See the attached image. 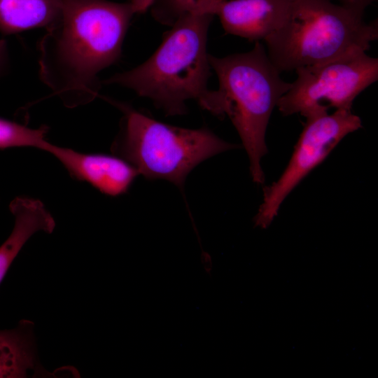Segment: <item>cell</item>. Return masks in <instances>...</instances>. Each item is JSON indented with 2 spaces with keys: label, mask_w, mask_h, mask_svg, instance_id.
<instances>
[{
  "label": "cell",
  "mask_w": 378,
  "mask_h": 378,
  "mask_svg": "<svg viewBox=\"0 0 378 378\" xmlns=\"http://www.w3.org/2000/svg\"><path fill=\"white\" fill-rule=\"evenodd\" d=\"M214 15L188 14L164 34L156 51L144 63L102 83L115 84L148 98L167 115H183L186 102L194 99L209 111L213 90L206 50L207 34Z\"/></svg>",
  "instance_id": "2"
},
{
  "label": "cell",
  "mask_w": 378,
  "mask_h": 378,
  "mask_svg": "<svg viewBox=\"0 0 378 378\" xmlns=\"http://www.w3.org/2000/svg\"><path fill=\"white\" fill-rule=\"evenodd\" d=\"M43 150L56 158L72 178L110 196L125 193L139 174L132 165L117 156L80 153L50 142Z\"/></svg>",
  "instance_id": "8"
},
{
  "label": "cell",
  "mask_w": 378,
  "mask_h": 378,
  "mask_svg": "<svg viewBox=\"0 0 378 378\" xmlns=\"http://www.w3.org/2000/svg\"><path fill=\"white\" fill-rule=\"evenodd\" d=\"M63 0H0V32L11 35L47 28L60 15Z\"/></svg>",
  "instance_id": "11"
},
{
  "label": "cell",
  "mask_w": 378,
  "mask_h": 378,
  "mask_svg": "<svg viewBox=\"0 0 378 378\" xmlns=\"http://www.w3.org/2000/svg\"><path fill=\"white\" fill-rule=\"evenodd\" d=\"M362 127L351 110H335L306 118L290 160L279 178L263 190V199L253 218L254 226L265 230L276 217L289 193L321 164L347 134Z\"/></svg>",
  "instance_id": "7"
},
{
  "label": "cell",
  "mask_w": 378,
  "mask_h": 378,
  "mask_svg": "<svg viewBox=\"0 0 378 378\" xmlns=\"http://www.w3.org/2000/svg\"><path fill=\"white\" fill-rule=\"evenodd\" d=\"M31 323L22 320L11 330H0V378L27 377L36 371Z\"/></svg>",
  "instance_id": "12"
},
{
  "label": "cell",
  "mask_w": 378,
  "mask_h": 378,
  "mask_svg": "<svg viewBox=\"0 0 378 378\" xmlns=\"http://www.w3.org/2000/svg\"><path fill=\"white\" fill-rule=\"evenodd\" d=\"M48 127L31 128L20 123L0 118V149L34 147L43 150Z\"/></svg>",
  "instance_id": "14"
},
{
  "label": "cell",
  "mask_w": 378,
  "mask_h": 378,
  "mask_svg": "<svg viewBox=\"0 0 378 378\" xmlns=\"http://www.w3.org/2000/svg\"><path fill=\"white\" fill-rule=\"evenodd\" d=\"M106 99L123 113L112 151L146 178L165 179L181 188L187 175L200 162L239 147L207 128L175 127L127 104Z\"/></svg>",
  "instance_id": "5"
},
{
  "label": "cell",
  "mask_w": 378,
  "mask_h": 378,
  "mask_svg": "<svg viewBox=\"0 0 378 378\" xmlns=\"http://www.w3.org/2000/svg\"><path fill=\"white\" fill-rule=\"evenodd\" d=\"M9 209L14 217V226L0 246V284L27 240L38 231L51 233L55 227L52 215L38 200L16 197L10 202Z\"/></svg>",
  "instance_id": "10"
},
{
  "label": "cell",
  "mask_w": 378,
  "mask_h": 378,
  "mask_svg": "<svg viewBox=\"0 0 378 378\" xmlns=\"http://www.w3.org/2000/svg\"><path fill=\"white\" fill-rule=\"evenodd\" d=\"M363 15L330 0H290L284 22L265 40L267 55L282 72L366 52L378 23Z\"/></svg>",
  "instance_id": "3"
},
{
  "label": "cell",
  "mask_w": 378,
  "mask_h": 378,
  "mask_svg": "<svg viewBox=\"0 0 378 378\" xmlns=\"http://www.w3.org/2000/svg\"><path fill=\"white\" fill-rule=\"evenodd\" d=\"M297 78L279 99L284 115L305 118L335 110H351L356 97L378 78V59L358 52L295 70Z\"/></svg>",
  "instance_id": "6"
},
{
  "label": "cell",
  "mask_w": 378,
  "mask_h": 378,
  "mask_svg": "<svg viewBox=\"0 0 378 378\" xmlns=\"http://www.w3.org/2000/svg\"><path fill=\"white\" fill-rule=\"evenodd\" d=\"M154 0H130L135 13H141L150 8Z\"/></svg>",
  "instance_id": "17"
},
{
  "label": "cell",
  "mask_w": 378,
  "mask_h": 378,
  "mask_svg": "<svg viewBox=\"0 0 378 378\" xmlns=\"http://www.w3.org/2000/svg\"><path fill=\"white\" fill-rule=\"evenodd\" d=\"M200 262L204 273L207 275L212 274L214 271V262L211 257L206 253H202Z\"/></svg>",
  "instance_id": "18"
},
{
  "label": "cell",
  "mask_w": 378,
  "mask_h": 378,
  "mask_svg": "<svg viewBox=\"0 0 378 378\" xmlns=\"http://www.w3.org/2000/svg\"><path fill=\"white\" fill-rule=\"evenodd\" d=\"M220 0H154L150 6L154 19L164 25L172 26L188 14L215 15Z\"/></svg>",
  "instance_id": "13"
},
{
  "label": "cell",
  "mask_w": 378,
  "mask_h": 378,
  "mask_svg": "<svg viewBox=\"0 0 378 378\" xmlns=\"http://www.w3.org/2000/svg\"><path fill=\"white\" fill-rule=\"evenodd\" d=\"M332 1V0H330ZM339 4L359 14L364 15L365 10L374 0H336Z\"/></svg>",
  "instance_id": "15"
},
{
  "label": "cell",
  "mask_w": 378,
  "mask_h": 378,
  "mask_svg": "<svg viewBox=\"0 0 378 378\" xmlns=\"http://www.w3.org/2000/svg\"><path fill=\"white\" fill-rule=\"evenodd\" d=\"M209 60L218 79L216 91L223 116L230 118L240 136L253 182L262 184L260 162L267 152L266 130L273 109L291 83L281 78L259 41L247 52L223 57L209 55Z\"/></svg>",
  "instance_id": "4"
},
{
  "label": "cell",
  "mask_w": 378,
  "mask_h": 378,
  "mask_svg": "<svg viewBox=\"0 0 378 378\" xmlns=\"http://www.w3.org/2000/svg\"><path fill=\"white\" fill-rule=\"evenodd\" d=\"M290 0H220L216 10L226 34L265 40L284 22Z\"/></svg>",
  "instance_id": "9"
},
{
  "label": "cell",
  "mask_w": 378,
  "mask_h": 378,
  "mask_svg": "<svg viewBox=\"0 0 378 378\" xmlns=\"http://www.w3.org/2000/svg\"><path fill=\"white\" fill-rule=\"evenodd\" d=\"M8 62V52L6 40L0 38V77L6 70Z\"/></svg>",
  "instance_id": "16"
},
{
  "label": "cell",
  "mask_w": 378,
  "mask_h": 378,
  "mask_svg": "<svg viewBox=\"0 0 378 378\" xmlns=\"http://www.w3.org/2000/svg\"><path fill=\"white\" fill-rule=\"evenodd\" d=\"M134 14L130 2L63 0L59 17L38 43V74L66 106L99 96L98 75L120 59Z\"/></svg>",
  "instance_id": "1"
}]
</instances>
